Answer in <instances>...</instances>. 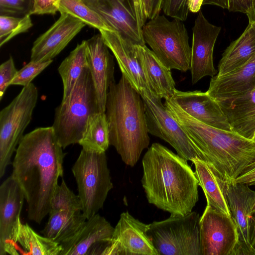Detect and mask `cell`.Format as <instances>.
<instances>
[{"label":"cell","mask_w":255,"mask_h":255,"mask_svg":"<svg viewBox=\"0 0 255 255\" xmlns=\"http://www.w3.org/2000/svg\"><path fill=\"white\" fill-rule=\"evenodd\" d=\"M62 148L52 126L38 128L23 135L12 162L11 174L24 193L27 217L38 224L49 214L63 175Z\"/></svg>","instance_id":"6da1fadb"},{"label":"cell","mask_w":255,"mask_h":255,"mask_svg":"<svg viewBox=\"0 0 255 255\" xmlns=\"http://www.w3.org/2000/svg\"><path fill=\"white\" fill-rule=\"evenodd\" d=\"M187 161L159 143L151 144L142 160L141 184L149 204L171 215L192 211L199 184Z\"/></svg>","instance_id":"7a4b0ae2"},{"label":"cell","mask_w":255,"mask_h":255,"mask_svg":"<svg viewBox=\"0 0 255 255\" xmlns=\"http://www.w3.org/2000/svg\"><path fill=\"white\" fill-rule=\"evenodd\" d=\"M164 105L200 150L204 160L211 163L223 178L235 181L255 160V140L206 125L185 112L171 98L165 100Z\"/></svg>","instance_id":"3957f363"},{"label":"cell","mask_w":255,"mask_h":255,"mask_svg":"<svg viewBox=\"0 0 255 255\" xmlns=\"http://www.w3.org/2000/svg\"><path fill=\"white\" fill-rule=\"evenodd\" d=\"M105 114L110 145L126 165L133 167L150 138L142 98L123 75L110 86Z\"/></svg>","instance_id":"277c9868"},{"label":"cell","mask_w":255,"mask_h":255,"mask_svg":"<svg viewBox=\"0 0 255 255\" xmlns=\"http://www.w3.org/2000/svg\"><path fill=\"white\" fill-rule=\"evenodd\" d=\"M97 113H100L98 99L88 66L55 109L52 127L63 148L79 143L89 117Z\"/></svg>","instance_id":"5b68a950"},{"label":"cell","mask_w":255,"mask_h":255,"mask_svg":"<svg viewBox=\"0 0 255 255\" xmlns=\"http://www.w3.org/2000/svg\"><path fill=\"white\" fill-rule=\"evenodd\" d=\"M142 32L145 43L166 67L182 72L190 70L191 47L182 21H170L159 14L146 22Z\"/></svg>","instance_id":"8992f818"},{"label":"cell","mask_w":255,"mask_h":255,"mask_svg":"<svg viewBox=\"0 0 255 255\" xmlns=\"http://www.w3.org/2000/svg\"><path fill=\"white\" fill-rule=\"evenodd\" d=\"M82 212L87 219L103 208L109 191L113 188L107 156L83 148L72 167Z\"/></svg>","instance_id":"52a82bcc"},{"label":"cell","mask_w":255,"mask_h":255,"mask_svg":"<svg viewBox=\"0 0 255 255\" xmlns=\"http://www.w3.org/2000/svg\"><path fill=\"white\" fill-rule=\"evenodd\" d=\"M199 220V214L194 211L171 215L149 224L146 233L158 255H202Z\"/></svg>","instance_id":"ba28073f"},{"label":"cell","mask_w":255,"mask_h":255,"mask_svg":"<svg viewBox=\"0 0 255 255\" xmlns=\"http://www.w3.org/2000/svg\"><path fill=\"white\" fill-rule=\"evenodd\" d=\"M38 96L33 83L20 92L0 112V178L5 174L23 132L31 121Z\"/></svg>","instance_id":"9c48e42d"},{"label":"cell","mask_w":255,"mask_h":255,"mask_svg":"<svg viewBox=\"0 0 255 255\" xmlns=\"http://www.w3.org/2000/svg\"><path fill=\"white\" fill-rule=\"evenodd\" d=\"M140 94L149 133L169 143L180 156L187 160L192 161L195 158L204 160L200 150L167 111L162 99L151 91H144Z\"/></svg>","instance_id":"30bf717a"},{"label":"cell","mask_w":255,"mask_h":255,"mask_svg":"<svg viewBox=\"0 0 255 255\" xmlns=\"http://www.w3.org/2000/svg\"><path fill=\"white\" fill-rule=\"evenodd\" d=\"M199 236L202 255H234L239 241L232 216L208 204L200 217Z\"/></svg>","instance_id":"8fae6325"},{"label":"cell","mask_w":255,"mask_h":255,"mask_svg":"<svg viewBox=\"0 0 255 255\" xmlns=\"http://www.w3.org/2000/svg\"><path fill=\"white\" fill-rule=\"evenodd\" d=\"M24 200L20 186L11 174L0 186V255L18 254L15 240Z\"/></svg>","instance_id":"7c38bea8"},{"label":"cell","mask_w":255,"mask_h":255,"mask_svg":"<svg viewBox=\"0 0 255 255\" xmlns=\"http://www.w3.org/2000/svg\"><path fill=\"white\" fill-rule=\"evenodd\" d=\"M222 186L239 234V241L234 255H255V249L250 243V225L255 191L247 184L223 178Z\"/></svg>","instance_id":"4fadbf2b"},{"label":"cell","mask_w":255,"mask_h":255,"mask_svg":"<svg viewBox=\"0 0 255 255\" xmlns=\"http://www.w3.org/2000/svg\"><path fill=\"white\" fill-rule=\"evenodd\" d=\"M148 226L128 211L122 213L102 255H158L146 233Z\"/></svg>","instance_id":"5bb4252c"},{"label":"cell","mask_w":255,"mask_h":255,"mask_svg":"<svg viewBox=\"0 0 255 255\" xmlns=\"http://www.w3.org/2000/svg\"><path fill=\"white\" fill-rule=\"evenodd\" d=\"M221 27L211 23L199 11L192 28L190 69L193 84L218 74L213 64L214 46Z\"/></svg>","instance_id":"9a60e30c"},{"label":"cell","mask_w":255,"mask_h":255,"mask_svg":"<svg viewBox=\"0 0 255 255\" xmlns=\"http://www.w3.org/2000/svg\"><path fill=\"white\" fill-rule=\"evenodd\" d=\"M114 231V227L97 213L87 219L74 236L60 244V255H102Z\"/></svg>","instance_id":"2e32d148"},{"label":"cell","mask_w":255,"mask_h":255,"mask_svg":"<svg viewBox=\"0 0 255 255\" xmlns=\"http://www.w3.org/2000/svg\"><path fill=\"white\" fill-rule=\"evenodd\" d=\"M86 24L66 13H60L56 22L33 42L30 61L45 62L58 55Z\"/></svg>","instance_id":"e0dca14e"},{"label":"cell","mask_w":255,"mask_h":255,"mask_svg":"<svg viewBox=\"0 0 255 255\" xmlns=\"http://www.w3.org/2000/svg\"><path fill=\"white\" fill-rule=\"evenodd\" d=\"M88 67L97 94L100 113H105L108 93L114 80V62L100 33L86 40Z\"/></svg>","instance_id":"ac0fdd59"},{"label":"cell","mask_w":255,"mask_h":255,"mask_svg":"<svg viewBox=\"0 0 255 255\" xmlns=\"http://www.w3.org/2000/svg\"><path fill=\"white\" fill-rule=\"evenodd\" d=\"M99 31L115 56L122 75L130 85L139 94L146 90L152 91L137 59L134 44L117 31Z\"/></svg>","instance_id":"d6986e66"},{"label":"cell","mask_w":255,"mask_h":255,"mask_svg":"<svg viewBox=\"0 0 255 255\" xmlns=\"http://www.w3.org/2000/svg\"><path fill=\"white\" fill-rule=\"evenodd\" d=\"M115 31L134 44L145 45L128 0H83Z\"/></svg>","instance_id":"ffe728a7"},{"label":"cell","mask_w":255,"mask_h":255,"mask_svg":"<svg viewBox=\"0 0 255 255\" xmlns=\"http://www.w3.org/2000/svg\"><path fill=\"white\" fill-rule=\"evenodd\" d=\"M185 112L208 126L232 131L218 102L201 91L183 92L175 89L171 98Z\"/></svg>","instance_id":"44dd1931"},{"label":"cell","mask_w":255,"mask_h":255,"mask_svg":"<svg viewBox=\"0 0 255 255\" xmlns=\"http://www.w3.org/2000/svg\"><path fill=\"white\" fill-rule=\"evenodd\" d=\"M255 88V54L244 65L210 80L207 93L216 101L242 96Z\"/></svg>","instance_id":"7402d4cb"},{"label":"cell","mask_w":255,"mask_h":255,"mask_svg":"<svg viewBox=\"0 0 255 255\" xmlns=\"http://www.w3.org/2000/svg\"><path fill=\"white\" fill-rule=\"evenodd\" d=\"M217 102L227 118L232 130L254 140L255 88L236 98Z\"/></svg>","instance_id":"603a6c76"},{"label":"cell","mask_w":255,"mask_h":255,"mask_svg":"<svg viewBox=\"0 0 255 255\" xmlns=\"http://www.w3.org/2000/svg\"><path fill=\"white\" fill-rule=\"evenodd\" d=\"M134 49L141 68L152 91L161 99L171 98L176 89L171 70L145 45L134 44Z\"/></svg>","instance_id":"cb8c5ba5"},{"label":"cell","mask_w":255,"mask_h":255,"mask_svg":"<svg viewBox=\"0 0 255 255\" xmlns=\"http://www.w3.org/2000/svg\"><path fill=\"white\" fill-rule=\"evenodd\" d=\"M198 184L205 194L207 204L218 211L231 216V213L222 186V175L210 163L195 158L192 160Z\"/></svg>","instance_id":"d4e9b609"},{"label":"cell","mask_w":255,"mask_h":255,"mask_svg":"<svg viewBox=\"0 0 255 255\" xmlns=\"http://www.w3.org/2000/svg\"><path fill=\"white\" fill-rule=\"evenodd\" d=\"M255 54V26L249 22L243 33L225 50L218 66V75L231 72L246 64Z\"/></svg>","instance_id":"484cf974"},{"label":"cell","mask_w":255,"mask_h":255,"mask_svg":"<svg viewBox=\"0 0 255 255\" xmlns=\"http://www.w3.org/2000/svg\"><path fill=\"white\" fill-rule=\"evenodd\" d=\"M42 235L61 244L74 236L87 219L82 211H50Z\"/></svg>","instance_id":"4316f807"},{"label":"cell","mask_w":255,"mask_h":255,"mask_svg":"<svg viewBox=\"0 0 255 255\" xmlns=\"http://www.w3.org/2000/svg\"><path fill=\"white\" fill-rule=\"evenodd\" d=\"M88 66L86 43L83 40L77 44L58 68L63 83L62 99L70 95L81 73Z\"/></svg>","instance_id":"83f0119b"},{"label":"cell","mask_w":255,"mask_h":255,"mask_svg":"<svg viewBox=\"0 0 255 255\" xmlns=\"http://www.w3.org/2000/svg\"><path fill=\"white\" fill-rule=\"evenodd\" d=\"M83 149L105 152L109 145V130L105 113L91 115L79 143Z\"/></svg>","instance_id":"f1b7e54d"},{"label":"cell","mask_w":255,"mask_h":255,"mask_svg":"<svg viewBox=\"0 0 255 255\" xmlns=\"http://www.w3.org/2000/svg\"><path fill=\"white\" fill-rule=\"evenodd\" d=\"M15 242L28 255H60L62 250L60 244L38 234L27 224L22 223Z\"/></svg>","instance_id":"f546056e"},{"label":"cell","mask_w":255,"mask_h":255,"mask_svg":"<svg viewBox=\"0 0 255 255\" xmlns=\"http://www.w3.org/2000/svg\"><path fill=\"white\" fill-rule=\"evenodd\" d=\"M58 11L67 13L99 30L115 31L83 0H60Z\"/></svg>","instance_id":"4dcf8cb0"},{"label":"cell","mask_w":255,"mask_h":255,"mask_svg":"<svg viewBox=\"0 0 255 255\" xmlns=\"http://www.w3.org/2000/svg\"><path fill=\"white\" fill-rule=\"evenodd\" d=\"M33 25L30 15L21 17L0 16V47L16 35L25 32Z\"/></svg>","instance_id":"1f68e13d"},{"label":"cell","mask_w":255,"mask_h":255,"mask_svg":"<svg viewBox=\"0 0 255 255\" xmlns=\"http://www.w3.org/2000/svg\"><path fill=\"white\" fill-rule=\"evenodd\" d=\"M51 211H82V205L79 197L69 188L63 179L61 184L58 185L52 197Z\"/></svg>","instance_id":"d6a6232c"},{"label":"cell","mask_w":255,"mask_h":255,"mask_svg":"<svg viewBox=\"0 0 255 255\" xmlns=\"http://www.w3.org/2000/svg\"><path fill=\"white\" fill-rule=\"evenodd\" d=\"M53 60L45 62H35L30 61L21 69L17 71L13 80L10 83V85H19L25 87L52 62Z\"/></svg>","instance_id":"836d02e7"},{"label":"cell","mask_w":255,"mask_h":255,"mask_svg":"<svg viewBox=\"0 0 255 255\" xmlns=\"http://www.w3.org/2000/svg\"><path fill=\"white\" fill-rule=\"evenodd\" d=\"M33 0H0V13L2 15H22L30 13Z\"/></svg>","instance_id":"e575fe53"},{"label":"cell","mask_w":255,"mask_h":255,"mask_svg":"<svg viewBox=\"0 0 255 255\" xmlns=\"http://www.w3.org/2000/svg\"><path fill=\"white\" fill-rule=\"evenodd\" d=\"M161 10L167 16L185 21L190 11L188 0H162Z\"/></svg>","instance_id":"d590c367"},{"label":"cell","mask_w":255,"mask_h":255,"mask_svg":"<svg viewBox=\"0 0 255 255\" xmlns=\"http://www.w3.org/2000/svg\"><path fill=\"white\" fill-rule=\"evenodd\" d=\"M253 0H203V5H213L230 11L247 13L250 9Z\"/></svg>","instance_id":"8d00e7d4"},{"label":"cell","mask_w":255,"mask_h":255,"mask_svg":"<svg viewBox=\"0 0 255 255\" xmlns=\"http://www.w3.org/2000/svg\"><path fill=\"white\" fill-rule=\"evenodd\" d=\"M12 57L0 65V100L2 99L7 87L17 73Z\"/></svg>","instance_id":"74e56055"},{"label":"cell","mask_w":255,"mask_h":255,"mask_svg":"<svg viewBox=\"0 0 255 255\" xmlns=\"http://www.w3.org/2000/svg\"><path fill=\"white\" fill-rule=\"evenodd\" d=\"M136 19L138 26L142 31L144 25L149 18L150 0H128Z\"/></svg>","instance_id":"f35d334b"},{"label":"cell","mask_w":255,"mask_h":255,"mask_svg":"<svg viewBox=\"0 0 255 255\" xmlns=\"http://www.w3.org/2000/svg\"><path fill=\"white\" fill-rule=\"evenodd\" d=\"M60 1V0H33V5L29 14L54 15L58 11Z\"/></svg>","instance_id":"ab89813d"},{"label":"cell","mask_w":255,"mask_h":255,"mask_svg":"<svg viewBox=\"0 0 255 255\" xmlns=\"http://www.w3.org/2000/svg\"><path fill=\"white\" fill-rule=\"evenodd\" d=\"M235 182L255 185V160L249 165L236 179Z\"/></svg>","instance_id":"60d3db41"},{"label":"cell","mask_w":255,"mask_h":255,"mask_svg":"<svg viewBox=\"0 0 255 255\" xmlns=\"http://www.w3.org/2000/svg\"><path fill=\"white\" fill-rule=\"evenodd\" d=\"M162 0H150V14L149 19L159 14L161 10Z\"/></svg>","instance_id":"b9f144b4"},{"label":"cell","mask_w":255,"mask_h":255,"mask_svg":"<svg viewBox=\"0 0 255 255\" xmlns=\"http://www.w3.org/2000/svg\"><path fill=\"white\" fill-rule=\"evenodd\" d=\"M203 0H188V6L190 11L196 13L200 11L203 5Z\"/></svg>","instance_id":"7bdbcfd3"},{"label":"cell","mask_w":255,"mask_h":255,"mask_svg":"<svg viewBox=\"0 0 255 255\" xmlns=\"http://www.w3.org/2000/svg\"><path fill=\"white\" fill-rule=\"evenodd\" d=\"M250 243L254 249H255V216L252 218L250 225Z\"/></svg>","instance_id":"ee69618b"},{"label":"cell","mask_w":255,"mask_h":255,"mask_svg":"<svg viewBox=\"0 0 255 255\" xmlns=\"http://www.w3.org/2000/svg\"><path fill=\"white\" fill-rule=\"evenodd\" d=\"M246 14L248 17L249 22L255 21V0H253L251 7Z\"/></svg>","instance_id":"f6af8a7d"},{"label":"cell","mask_w":255,"mask_h":255,"mask_svg":"<svg viewBox=\"0 0 255 255\" xmlns=\"http://www.w3.org/2000/svg\"><path fill=\"white\" fill-rule=\"evenodd\" d=\"M252 213L253 214H255V200L252 208Z\"/></svg>","instance_id":"bcb514c9"},{"label":"cell","mask_w":255,"mask_h":255,"mask_svg":"<svg viewBox=\"0 0 255 255\" xmlns=\"http://www.w3.org/2000/svg\"><path fill=\"white\" fill-rule=\"evenodd\" d=\"M253 22V23L254 24V25H255V21H254V22Z\"/></svg>","instance_id":"7dc6e473"},{"label":"cell","mask_w":255,"mask_h":255,"mask_svg":"<svg viewBox=\"0 0 255 255\" xmlns=\"http://www.w3.org/2000/svg\"><path fill=\"white\" fill-rule=\"evenodd\" d=\"M254 140H255V137H254Z\"/></svg>","instance_id":"c3c4849f"},{"label":"cell","mask_w":255,"mask_h":255,"mask_svg":"<svg viewBox=\"0 0 255 255\" xmlns=\"http://www.w3.org/2000/svg\"><path fill=\"white\" fill-rule=\"evenodd\" d=\"M129 1V0H128Z\"/></svg>","instance_id":"681fc988"}]
</instances>
